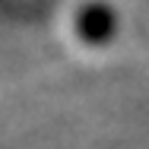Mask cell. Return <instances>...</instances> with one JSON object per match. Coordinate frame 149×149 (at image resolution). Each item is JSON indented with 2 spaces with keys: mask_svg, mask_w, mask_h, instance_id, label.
<instances>
[{
  "mask_svg": "<svg viewBox=\"0 0 149 149\" xmlns=\"http://www.w3.org/2000/svg\"><path fill=\"white\" fill-rule=\"evenodd\" d=\"M118 32V13L108 3H86L76 13V35L86 45H105Z\"/></svg>",
  "mask_w": 149,
  "mask_h": 149,
  "instance_id": "6da1fadb",
  "label": "cell"
}]
</instances>
